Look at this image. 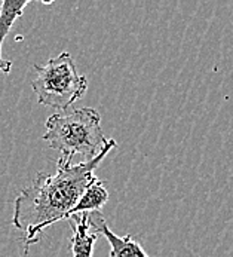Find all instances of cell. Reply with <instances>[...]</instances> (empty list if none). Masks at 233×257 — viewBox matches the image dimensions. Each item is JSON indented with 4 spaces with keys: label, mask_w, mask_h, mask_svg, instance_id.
Segmentation results:
<instances>
[{
    "label": "cell",
    "mask_w": 233,
    "mask_h": 257,
    "mask_svg": "<svg viewBox=\"0 0 233 257\" xmlns=\"http://www.w3.org/2000/svg\"><path fill=\"white\" fill-rule=\"evenodd\" d=\"M33 69L36 79L32 82V88L39 104L46 107L67 110L88 89V79L79 73L73 57L66 51L45 66L35 64Z\"/></svg>",
    "instance_id": "obj_3"
},
{
    "label": "cell",
    "mask_w": 233,
    "mask_h": 257,
    "mask_svg": "<svg viewBox=\"0 0 233 257\" xmlns=\"http://www.w3.org/2000/svg\"><path fill=\"white\" fill-rule=\"evenodd\" d=\"M30 5V0H3L0 3V73L8 74L12 69V61L3 60L2 45L9 35L14 23L23 17L24 9Z\"/></svg>",
    "instance_id": "obj_6"
},
{
    "label": "cell",
    "mask_w": 233,
    "mask_h": 257,
    "mask_svg": "<svg viewBox=\"0 0 233 257\" xmlns=\"http://www.w3.org/2000/svg\"><path fill=\"white\" fill-rule=\"evenodd\" d=\"M73 235L70 238V248L73 257H92L94 245L100 235L91 232L88 213H79L69 219Z\"/></svg>",
    "instance_id": "obj_5"
},
{
    "label": "cell",
    "mask_w": 233,
    "mask_h": 257,
    "mask_svg": "<svg viewBox=\"0 0 233 257\" xmlns=\"http://www.w3.org/2000/svg\"><path fill=\"white\" fill-rule=\"evenodd\" d=\"M116 146V140L109 139L101 153L89 162L73 164L60 158L55 173L42 171L33 183L20 192L14 201L12 224L27 233L24 238L26 254L39 241V235L46 227L63 220L78 204L85 189L97 179L94 171Z\"/></svg>",
    "instance_id": "obj_1"
},
{
    "label": "cell",
    "mask_w": 233,
    "mask_h": 257,
    "mask_svg": "<svg viewBox=\"0 0 233 257\" xmlns=\"http://www.w3.org/2000/svg\"><path fill=\"white\" fill-rule=\"evenodd\" d=\"M43 140L48 146L72 161L79 155L82 162H89L107 145L101 128V116L92 107L54 113L46 119Z\"/></svg>",
    "instance_id": "obj_2"
},
{
    "label": "cell",
    "mask_w": 233,
    "mask_h": 257,
    "mask_svg": "<svg viewBox=\"0 0 233 257\" xmlns=\"http://www.w3.org/2000/svg\"><path fill=\"white\" fill-rule=\"evenodd\" d=\"M88 221L91 232L97 235H104V238L110 244V257H150L132 235L119 236L113 233L107 226V221L101 211L88 213Z\"/></svg>",
    "instance_id": "obj_4"
}]
</instances>
